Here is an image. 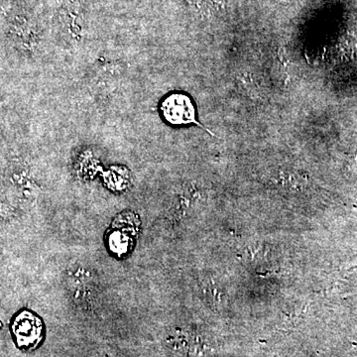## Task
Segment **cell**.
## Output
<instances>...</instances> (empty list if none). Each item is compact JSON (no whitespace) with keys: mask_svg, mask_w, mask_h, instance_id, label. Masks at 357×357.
<instances>
[{"mask_svg":"<svg viewBox=\"0 0 357 357\" xmlns=\"http://www.w3.org/2000/svg\"><path fill=\"white\" fill-rule=\"evenodd\" d=\"M162 114L169 123L174 126L195 123L202 126L197 121L196 110L189 96L182 93L169 96L162 105Z\"/></svg>","mask_w":357,"mask_h":357,"instance_id":"obj_1","label":"cell"},{"mask_svg":"<svg viewBox=\"0 0 357 357\" xmlns=\"http://www.w3.org/2000/svg\"><path fill=\"white\" fill-rule=\"evenodd\" d=\"M13 332L20 347H35L41 338V321L31 312H21L14 321Z\"/></svg>","mask_w":357,"mask_h":357,"instance_id":"obj_2","label":"cell"}]
</instances>
